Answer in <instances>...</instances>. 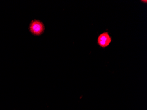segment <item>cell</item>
<instances>
[{
    "mask_svg": "<svg viewBox=\"0 0 147 110\" xmlns=\"http://www.w3.org/2000/svg\"><path fill=\"white\" fill-rule=\"evenodd\" d=\"M30 32L34 36H41L44 33L45 26L40 20L34 19L31 20L29 26Z\"/></svg>",
    "mask_w": 147,
    "mask_h": 110,
    "instance_id": "cell-1",
    "label": "cell"
},
{
    "mask_svg": "<svg viewBox=\"0 0 147 110\" xmlns=\"http://www.w3.org/2000/svg\"><path fill=\"white\" fill-rule=\"evenodd\" d=\"M112 42V38L109 32H103L100 34L97 38V45L101 48L105 49L108 47Z\"/></svg>",
    "mask_w": 147,
    "mask_h": 110,
    "instance_id": "cell-2",
    "label": "cell"
},
{
    "mask_svg": "<svg viewBox=\"0 0 147 110\" xmlns=\"http://www.w3.org/2000/svg\"><path fill=\"white\" fill-rule=\"evenodd\" d=\"M141 2H143V3H147V1H143V0H142V1H141Z\"/></svg>",
    "mask_w": 147,
    "mask_h": 110,
    "instance_id": "cell-3",
    "label": "cell"
}]
</instances>
